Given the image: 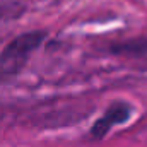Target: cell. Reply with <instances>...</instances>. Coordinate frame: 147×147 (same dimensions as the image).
Listing matches in <instances>:
<instances>
[{
    "label": "cell",
    "mask_w": 147,
    "mask_h": 147,
    "mask_svg": "<svg viewBox=\"0 0 147 147\" xmlns=\"http://www.w3.org/2000/svg\"><path fill=\"white\" fill-rule=\"evenodd\" d=\"M46 31H26L16 36L0 51V82L16 77L24 69L33 51L45 41Z\"/></svg>",
    "instance_id": "1"
},
{
    "label": "cell",
    "mask_w": 147,
    "mask_h": 147,
    "mask_svg": "<svg viewBox=\"0 0 147 147\" xmlns=\"http://www.w3.org/2000/svg\"><path fill=\"white\" fill-rule=\"evenodd\" d=\"M130 116H132V106H130L128 103H125V101H116V103H113L110 108L105 111V115H103L101 118H98L96 123L92 125L91 134H89L91 139H94V140L105 139V137L110 134V130L113 127L125 123Z\"/></svg>",
    "instance_id": "2"
},
{
    "label": "cell",
    "mask_w": 147,
    "mask_h": 147,
    "mask_svg": "<svg viewBox=\"0 0 147 147\" xmlns=\"http://www.w3.org/2000/svg\"><path fill=\"white\" fill-rule=\"evenodd\" d=\"M111 53L115 55H128V57H140L147 55V38H135V39H127L121 43H115L110 48Z\"/></svg>",
    "instance_id": "3"
}]
</instances>
